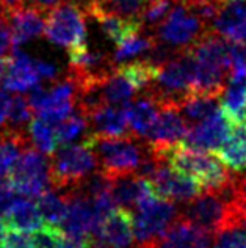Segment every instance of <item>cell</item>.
<instances>
[{
	"label": "cell",
	"instance_id": "7a4b0ae2",
	"mask_svg": "<svg viewBox=\"0 0 246 248\" xmlns=\"http://www.w3.org/2000/svg\"><path fill=\"white\" fill-rule=\"evenodd\" d=\"M146 149L163 159L171 168L195 179L201 190H217L232 176L213 151H199L180 141L166 148L146 146Z\"/></svg>",
	"mask_w": 246,
	"mask_h": 248
},
{
	"label": "cell",
	"instance_id": "8992f818",
	"mask_svg": "<svg viewBox=\"0 0 246 248\" xmlns=\"http://www.w3.org/2000/svg\"><path fill=\"white\" fill-rule=\"evenodd\" d=\"M182 217L210 236L224 228L242 226L245 220V215L215 190H201L195 198H191Z\"/></svg>",
	"mask_w": 246,
	"mask_h": 248
},
{
	"label": "cell",
	"instance_id": "74e56055",
	"mask_svg": "<svg viewBox=\"0 0 246 248\" xmlns=\"http://www.w3.org/2000/svg\"><path fill=\"white\" fill-rule=\"evenodd\" d=\"M174 0H147L146 8L141 16L145 27H157L171 10Z\"/></svg>",
	"mask_w": 246,
	"mask_h": 248
},
{
	"label": "cell",
	"instance_id": "2e32d148",
	"mask_svg": "<svg viewBox=\"0 0 246 248\" xmlns=\"http://www.w3.org/2000/svg\"><path fill=\"white\" fill-rule=\"evenodd\" d=\"M188 129V123L184 120L177 107H160L152 127L145 137V145L149 148H166L182 141Z\"/></svg>",
	"mask_w": 246,
	"mask_h": 248
},
{
	"label": "cell",
	"instance_id": "30bf717a",
	"mask_svg": "<svg viewBox=\"0 0 246 248\" xmlns=\"http://www.w3.org/2000/svg\"><path fill=\"white\" fill-rule=\"evenodd\" d=\"M8 181L22 197L36 198L47 190L49 162L41 151L27 146L8 174Z\"/></svg>",
	"mask_w": 246,
	"mask_h": 248
},
{
	"label": "cell",
	"instance_id": "603a6c76",
	"mask_svg": "<svg viewBox=\"0 0 246 248\" xmlns=\"http://www.w3.org/2000/svg\"><path fill=\"white\" fill-rule=\"evenodd\" d=\"M218 159L234 171L246 170V124H234L228 135L217 151H213Z\"/></svg>",
	"mask_w": 246,
	"mask_h": 248
},
{
	"label": "cell",
	"instance_id": "f6af8a7d",
	"mask_svg": "<svg viewBox=\"0 0 246 248\" xmlns=\"http://www.w3.org/2000/svg\"><path fill=\"white\" fill-rule=\"evenodd\" d=\"M25 6H31L35 10H40L43 13H47L50 8H54L55 5L64 2V0H24Z\"/></svg>",
	"mask_w": 246,
	"mask_h": 248
},
{
	"label": "cell",
	"instance_id": "d4e9b609",
	"mask_svg": "<svg viewBox=\"0 0 246 248\" xmlns=\"http://www.w3.org/2000/svg\"><path fill=\"white\" fill-rule=\"evenodd\" d=\"M91 17H94L96 21H98L103 35L107 36V40L115 43V46L122 43L129 36L140 33V31H143L145 29V25L140 19H126L118 15H112V13L99 11V13H94Z\"/></svg>",
	"mask_w": 246,
	"mask_h": 248
},
{
	"label": "cell",
	"instance_id": "7402d4cb",
	"mask_svg": "<svg viewBox=\"0 0 246 248\" xmlns=\"http://www.w3.org/2000/svg\"><path fill=\"white\" fill-rule=\"evenodd\" d=\"M159 104L152 96L143 94L137 101L129 102L126 106V115H127V124L129 132H130L137 140H143L147 135L149 129L159 115Z\"/></svg>",
	"mask_w": 246,
	"mask_h": 248
},
{
	"label": "cell",
	"instance_id": "5b68a950",
	"mask_svg": "<svg viewBox=\"0 0 246 248\" xmlns=\"http://www.w3.org/2000/svg\"><path fill=\"white\" fill-rule=\"evenodd\" d=\"M209 29L184 0H174L171 10L155 27V40L173 52L188 49Z\"/></svg>",
	"mask_w": 246,
	"mask_h": 248
},
{
	"label": "cell",
	"instance_id": "e575fe53",
	"mask_svg": "<svg viewBox=\"0 0 246 248\" xmlns=\"http://www.w3.org/2000/svg\"><path fill=\"white\" fill-rule=\"evenodd\" d=\"M87 130V120L85 116L77 112L75 115H68L66 118H63L61 121H58L55 124V137L58 141V146L64 145L75 140L80 134H83Z\"/></svg>",
	"mask_w": 246,
	"mask_h": 248
},
{
	"label": "cell",
	"instance_id": "9a60e30c",
	"mask_svg": "<svg viewBox=\"0 0 246 248\" xmlns=\"http://www.w3.org/2000/svg\"><path fill=\"white\" fill-rule=\"evenodd\" d=\"M149 181L155 193L171 201H190L201 192L195 179L171 168L166 162H161Z\"/></svg>",
	"mask_w": 246,
	"mask_h": 248
},
{
	"label": "cell",
	"instance_id": "d590c367",
	"mask_svg": "<svg viewBox=\"0 0 246 248\" xmlns=\"http://www.w3.org/2000/svg\"><path fill=\"white\" fill-rule=\"evenodd\" d=\"M31 110L30 104L27 101V97L22 94H16L10 102V110H8V126L14 129H24L27 124L31 121Z\"/></svg>",
	"mask_w": 246,
	"mask_h": 248
},
{
	"label": "cell",
	"instance_id": "4fadbf2b",
	"mask_svg": "<svg viewBox=\"0 0 246 248\" xmlns=\"http://www.w3.org/2000/svg\"><path fill=\"white\" fill-rule=\"evenodd\" d=\"M64 195L68 198V209L60 225L63 226L64 234L75 239H91L101 225L99 218L94 214L91 201L77 190L64 192Z\"/></svg>",
	"mask_w": 246,
	"mask_h": 248
},
{
	"label": "cell",
	"instance_id": "f1b7e54d",
	"mask_svg": "<svg viewBox=\"0 0 246 248\" xmlns=\"http://www.w3.org/2000/svg\"><path fill=\"white\" fill-rule=\"evenodd\" d=\"M221 108L234 124L246 121V80L228 82L223 91Z\"/></svg>",
	"mask_w": 246,
	"mask_h": 248
},
{
	"label": "cell",
	"instance_id": "d6986e66",
	"mask_svg": "<svg viewBox=\"0 0 246 248\" xmlns=\"http://www.w3.org/2000/svg\"><path fill=\"white\" fill-rule=\"evenodd\" d=\"M155 193L151 181L140 176L138 173H130L119 178L110 179V195L115 204L124 209H135L145 200Z\"/></svg>",
	"mask_w": 246,
	"mask_h": 248
},
{
	"label": "cell",
	"instance_id": "7dc6e473",
	"mask_svg": "<svg viewBox=\"0 0 246 248\" xmlns=\"http://www.w3.org/2000/svg\"><path fill=\"white\" fill-rule=\"evenodd\" d=\"M25 6L24 0H0V10H2V16L8 15V13L14 11L17 8Z\"/></svg>",
	"mask_w": 246,
	"mask_h": 248
},
{
	"label": "cell",
	"instance_id": "9c48e42d",
	"mask_svg": "<svg viewBox=\"0 0 246 248\" xmlns=\"http://www.w3.org/2000/svg\"><path fill=\"white\" fill-rule=\"evenodd\" d=\"M77 99V87L69 76L55 82L49 90L33 87L30 90L27 101L33 112L49 123L57 124L71 115Z\"/></svg>",
	"mask_w": 246,
	"mask_h": 248
},
{
	"label": "cell",
	"instance_id": "60d3db41",
	"mask_svg": "<svg viewBox=\"0 0 246 248\" xmlns=\"http://www.w3.org/2000/svg\"><path fill=\"white\" fill-rule=\"evenodd\" d=\"M33 66L35 71L38 73L40 77H44V79H57L58 77V68L54 63H49L46 60H40V58H33Z\"/></svg>",
	"mask_w": 246,
	"mask_h": 248
},
{
	"label": "cell",
	"instance_id": "8fae6325",
	"mask_svg": "<svg viewBox=\"0 0 246 248\" xmlns=\"http://www.w3.org/2000/svg\"><path fill=\"white\" fill-rule=\"evenodd\" d=\"M232 126L234 123L228 118V115L219 106L204 120L191 124L180 143L199 151H217L219 145L228 139Z\"/></svg>",
	"mask_w": 246,
	"mask_h": 248
},
{
	"label": "cell",
	"instance_id": "ac0fdd59",
	"mask_svg": "<svg viewBox=\"0 0 246 248\" xmlns=\"http://www.w3.org/2000/svg\"><path fill=\"white\" fill-rule=\"evenodd\" d=\"M88 135L96 137H121L129 135V124L126 115V106H103L93 110L85 116ZM132 135V134H130Z\"/></svg>",
	"mask_w": 246,
	"mask_h": 248
},
{
	"label": "cell",
	"instance_id": "f35d334b",
	"mask_svg": "<svg viewBox=\"0 0 246 248\" xmlns=\"http://www.w3.org/2000/svg\"><path fill=\"white\" fill-rule=\"evenodd\" d=\"M61 234L63 231L58 226L43 225L36 231H33V236H31L33 248H58Z\"/></svg>",
	"mask_w": 246,
	"mask_h": 248
},
{
	"label": "cell",
	"instance_id": "ba28073f",
	"mask_svg": "<svg viewBox=\"0 0 246 248\" xmlns=\"http://www.w3.org/2000/svg\"><path fill=\"white\" fill-rule=\"evenodd\" d=\"M44 35L57 46L71 47L87 41V13L75 0H64L46 13Z\"/></svg>",
	"mask_w": 246,
	"mask_h": 248
},
{
	"label": "cell",
	"instance_id": "cb8c5ba5",
	"mask_svg": "<svg viewBox=\"0 0 246 248\" xmlns=\"http://www.w3.org/2000/svg\"><path fill=\"white\" fill-rule=\"evenodd\" d=\"M27 146H30V139L25 129L8 126L0 130V178H8L11 168Z\"/></svg>",
	"mask_w": 246,
	"mask_h": 248
},
{
	"label": "cell",
	"instance_id": "52a82bcc",
	"mask_svg": "<svg viewBox=\"0 0 246 248\" xmlns=\"http://www.w3.org/2000/svg\"><path fill=\"white\" fill-rule=\"evenodd\" d=\"M133 218V240L137 248H155L168 226L177 217L174 201L154 193L137 207Z\"/></svg>",
	"mask_w": 246,
	"mask_h": 248
},
{
	"label": "cell",
	"instance_id": "c3c4849f",
	"mask_svg": "<svg viewBox=\"0 0 246 248\" xmlns=\"http://www.w3.org/2000/svg\"><path fill=\"white\" fill-rule=\"evenodd\" d=\"M6 223L0 218V248H6Z\"/></svg>",
	"mask_w": 246,
	"mask_h": 248
},
{
	"label": "cell",
	"instance_id": "5bb4252c",
	"mask_svg": "<svg viewBox=\"0 0 246 248\" xmlns=\"http://www.w3.org/2000/svg\"><path fill=\"white\" fill-rule=\"evenodd\" d=\"M210 31L229 43H246V0H215Z\"/></svg>",
	"mask_w": 246,
	"mask_h": 248
},
{
	"label": "cell",
	"instance_id": "6da1fadb",
	"mask_svg": "<svg viewBox=\"0 0 246 248\" xmlns=\"http://www.w3.org/2000/svg\"><path fill=\"white\" fill-rule=\"evenodd\" d=\"M188 52L193 60V93L221 99L229 77V41L205 31Z\"/></svg>",
	"mask_w": 246,
	"mask_h": 248
},
{
	"label": "cell",
	"instance_id": "f546056e",
	"mask_svg": "<svg viewBox=\"0 0 246 248\" xmlns=\"http://www.w3.org/2000/svg\"><path fill=\"white\" fill-rule=\"evenodd\" d=\"M146 3L147 0H96V3L87 10V16H93L94 13L103 11L126 19H140L141 21Z\"/></svg>",
	"mask_w": 246,
	"mask_h": 248
},
{
	"label": "cell",
	"instance_id": "8d00e7d4",
	"mask_svg": "<svg viewBox=\"0 0 246 248\" xmlns=\"http://www.w3.org/2000/svg\"><path fill=\"white\" fill-rule=\"evenodd\" d=\"M213 237V248H246V232L242 226L224 228Z\"/></svg>",
	"mask_w": 246,
	"mask_h": 248
},
{
	"label": "cell",
	"instance_id": "1f68e13d",
	"mask_svg": "<svg viewBox=\"0 0 246 248\" xmlns=\"http://www.w3.org/2000/svg\"><path fill=\"white\" fill-rule=\"evenodd\" d=\"M155 46H157V40L154 35H147L140 31L132 36L126 38L124 41L116 44V50L113 54L112 62L113 63H124L130 58L137 57L143 52H151Z\"/></svg>",
	"mask_w": 246,
	"mask_h": 248
},
{
	"label": "cell",
	"instance_id": "3957f363",
	"mask_svg": "<svg viewBox=\"0 0 246 248\" xmlns=\"http://www.w3.org/2000/svg\"><path fill=\"white\" fill-rule=\"evenodd\" d=\"M47 162L49 184L61 193L74 190L89 173L98 170V157L88 139L55 149Z\"/></svg>",
	"mask_w": 246,
	"mask_h": 248
},
{
	"label": "cell",
	"instance_id": "4dcf8cb0",
	"mask_svg": "<svg viewBox=\"0 0 246 248\" xmlns=\"http://www.w3.org/2000/svg\"><path fill=\"white\" fill-rule=\"evenodd\" d=\"M219 107L218 97L203 96V94H190L188 97L180 102L179 112L184 116V120L188 123V126L195 124L201 120H204L205 116H209Z\"/></svg>",
	"mask_w": 246,
	"mask_h": 248
},
{
	"label": "cell",
	"instance_id": "83f0119b",
	"mask_svg": "<svg viewBox=\"0 0 246 248\" xmlns=\"http://www.w3.org/2000/svg\"><path fill=\"white\" fill-rule=\"evenodd\" d=\"M115 69L124 76L137 91H146L154 82L160 66L155 64L151 58H145V60L119 63V66H116Z\"/></svg>",
	"mask_w": 246,
	"mask_h": 248
},
{
	"label": "cell",
	"instance_id": "277c9868",
	"mask_svg": "<svg viewBox=\"0 0 246 248\" xmlns=\"http://www.w3.org/2000/svg\"><path fill=\"white\" fill-rule=\"evenodd\" d=\"M98 157V170L108 179L119 178L130 173H137V168L145 154V148L137 143L133 135L121 137H96L88 135Z\"/></svg>",
	"mask_w": 246,
	"mask_h": 248
},
{
	"label": "cell",
	"instance_id": "484cf974",
	"mask_svg": "<svg viewBox=\"0 0 246 248\" xmlns=\"http://www.w3.org/2000/svg\"><path fill=\"white\" fill-rule=\"evenodd\" d=\"M5 223L11 226L13 230L22 231V232H33L38 228L43 226V217L40 214V209L35 203L29 200L19 198L11 209L5 214Z\"/></svg>",
	"mask_w": 246,
	"mask_h": 248
},
{
	"label": "cell",
	"instance_id": "836d02e7",
	"mask_svg": "<svg viewBox=\"0 0 246 248\" xmlns=\"http://www.w3.org/2000/svg\"><path fill=\"white\" fill-rule=\"evenodd\" d=\"M29 134L30 140L35 143L38 151H41L43 154L50 155L58 148V141L55 137V124L46 121L41 116L30 121Z\"/></svg>",
	"mask_w": 246,
	"mask_h": 248
},
{
	"label": "cell",
	"instance_id": "d6a6232c",
	"mask_svg": "<svg viewBox=\"0 0 246 248\" xmlns=\"http://www.w3.org/2000/svg\"><path fill=\"white\" fill-rule=\"evenodd\" d=\"M38 198V209H40V214L43 220H46L47 225L52 226H58L60 228L61 221L66 215V209H68V198L66 195H58L55 192H43Z\"/></svg>",
	"mask_w": 246,
	"mask_h": 248
},
{
	"label": "cell",
	"instance_id": "7c38bea8",
	"mask_svg": "<svg viewBox=\"0 0 246 248\" xmlns=\"http://www.w3.org/2000/svg\"><path fill=\"white\" fill-rule=\"evenodd\" d=\"M93 248H129L133 244V218L129 209H113L94 231Z\"/></svg>",
	"mask_w": 246,
	"mask_h": 248
},
{
	"label": "cell",
	"instance_id": "f907efd6",
	"mask_svg": "<svg viewBox=\"0 0 246 248\" xmlns=\"http://www.w3.org/2000/svg\"><path fill=\"white\" fill-rule=\"evenodd\" d=\"M0 16H2V10H0Z\"/></svg>",
	"mask_w": 246,
	"mask_h": 248
},
{
	"label": "cell",
	"instance_id": "ffe728a7",
	"mask_svg": "<svg viewBox=\"0 0 246 248\" xmlns=\"http://www.w3.org/2000/svg\"><path fill=\"white\" fill-rule=\"evenodd\" d=\"M3 17L10 27L11 41L14 47L41 36L44 31L46 13L31 8V6H22L5 15Z\"/></svg>",
	"mask_w": 246,
	"mask_h": 248
},
{
	"label": "cell",
	"instance_id": "ab89813d",
	"mask_svg": "<svg viewBox=\"0 0 246 248\" xmlns=\"http://www.w3.org/2000/svg\"><path fill=\"white\" fill-rule=\"evenodd\" d=\"M6 248H33V242L27 232L13 230L6 234Z\"/></svg>",
	"mask_w": 246,
	"mask_h": 248
},
{
	"label": "cell",
	"instance_id": "ee69618b",
	"mask_svg": "<svg viewBox=\"0 0 246 248\" xmlns=\"http://www.w3.org/2000/svg\"><path fill=\"white\" fill-rule=\"evenodd\" d=\"M58 248H93V242L91 239H75V237H69L63 232Z\"/></svg>",
	"mask_w": 246,
	"mask_h": 248
},
{
	"label": "cell",
	"instance_id": "44dd1931",
	"mask_svg": "<svg viewBox=\"0 0 246 248\" xmlns=\"http://www.w3.org/2000/svg\"><path fill=\"white\" fill-rule=\"evenodd\" d=\"M10 68L8 73L3 77L0 88H3L6 91H29L33 87L38 85L40 76L35 71L33 66V58L29 57L27 54H24L22 50L13 49V54L10 55Z\"/></svg>",
	"mask_w": 246,
	"mask_h": 248
},
{
	"label": "cell",
	"instance_id": "681fc988",
	"mask_svg": "<svg viewBox=\"0 0 246 248\" xmlns=\"http://www.w3.org/2000/svg\"><path fill=\"white\" fill-rule=\"evenodd\" d=\"M242 228H243V231L246 232V217H245V220H243V223H242Z\"/></svg>",
	"mask_w": 246,
	"mask_h": 248
},
{
	"label": "cell",
	"instance_id": "e0dca14e",
	"mask_svg": "<svg viewBox=\"0 0 246 248\" xmlns=\"http://www.w3.org/2000/svg\"><path fill=\"white\" fill-rule=\"evenodd\" d=\"M210 234L191 221L177 215L168 230L161 234L155 248H210Z\"/></svg>",
	"mask_w": 246,
	"mask_h": 248
},
{
	"label": "cell",
	"instance_id": "b9f144b4",
	"mask_svg": "<svg viewBox=\"0 0 246 248\" xmlns=\"http://www.w3.org/2000/svg\"><path fill=\"white\" fill-rule=\"evenodd\" d=\"M13 41H11V33L10 27L6 24V19L0 16V55H6L10 50H13Z\"/></svg>",
	"mask_w": 246,
	"mask_h": 248
},
{
	"label": "cell",
	"instance_id": "4316f807",
	"mask_svg": "<svg viewBox=\"0 0 246 248\" xmlns=\"http://www.w3.org/2000/svg\"><path fill=\"white\" fill-rule=\"evenodd\" d=\"M99 93L103 104H112V106H127L137 90L132 87L124 76L118 73L115 68L112 69L105 79L99 85Z\"/></svg>",
	"mask_w": 246,
	"mask_h": 248
},
{
	"label": "cell",
	"instance_id": "bcb514c9",
	"mask_svg": "<svg viewBox=\"0 0 246 248\" xmlns=\"http://www.w3.org/2000/svg\"><path fill=\"white\" fill-rule=\"evenodd\" d=\"M10 102H11V97L8 96V93L3 90H0V126L5 124L6 118H8Z\"/></svg>",
	"mask_w": 246,
	"mask_h": 248
},
{
	"label": "cell",
	"instance_id": "7bdbcfd3",
	"mask_svg": "<svg viewBox=\"0 0 246 248\" xmlns=\"http://www.w3.org/2000/svg\"><path fill=\"white\" fill-rule=\"evenodd\" d=\"M235 195H237V207L246 217V173L235 176Z\"/></svg>",
	"mask_w": 246,
	"mask_h": 248
}]
</instances>
